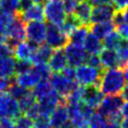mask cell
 <instances>
[{"label": "cell", "mask_w": 128, "mask_h": 128, "mask_svg": "<svg viewBox=\"0 0 128 128\" xmlns=\"http://www.w3.org/2000/svg\"><path fill=\"white\" fill-rule=\"evenodd\" d=\"M126 85V79L120 67L104 69L101 72L98 88L103 95H116L121 94Z\"/></svg>", "instance_id": "cell-1"}, {"label": "cell", "mask_w": 128, "mask_h": 128, "mask_svg": "<svg viewBox=\"0 0 128 128\" xmlns=\"http://www.w3.org/2000/svg\"><path fill=\"white\" fill-rule=\"evenodd\" d=\"M44 18L49 24L61 26L67 13L64 8L63 0H46L43 6Z\"/></svg>", "instance_id": "cell-2"}, {"label": "cell", "mask_w": 128, "mask_h": 128, "mask_svg": "<svg viewBox=\"0 0 128 128\" xmlns=\"http://www.w3.org/2000/svg\"><path fill=\"white\" fill-rule=\"evenodd\" d=\"M101 77V70L83 63L76 67L75 81L82 86H98Z\"/></svg>", "instance_id": "cell-3"}, {"label": "cell", "mask_w": 128, "mask_h": 128, "mask_svg": "<svg viewBox=\"0 0 128 128\" xmlns=\"http://www.w3.org/2000/svg\"><path fill=\"white\" fill-rule=\"evenodd\" d=\"M7 34H8L7 42L12 47H14L16 43L23 41L26 38V24L19 14L15 15L12 21L8 24Z\"/></svg>", "instance_id": "cell-4"}, {"label": "cell", "mask_w": 128, "mask_h": 128, "mask_svg": "<svg viewBox=\"0 0 128 128\" xmlns=\"http://www.w3.org/2000/svg\"><path fill=\"white\" fill-rule=\"evenodd\" d=\"M48 80L53 89L63 98L66 97L78 84L75 80H71L65 77L61 72H52Z\"/></svg>", "instance_id": "cell-5"}, {"label": "cell", "mask_w": 128, "mask_h": 128, "mask_svg": "<svg viewBox=\"0 0 128 128\" xmlns=\"http://www.w3.org/2000/svg\"><path fill=\"white\" fill-rule=\"evenodd\" d=\"M124 100L120 94L116 95H106L103 97L98 109V112L103 114L107 119L115 114L120 113V108Z\"/></svg>", "instance_id": "cell-6"}, {"label": "cell", "mask_w": 128, "mask_h": 128, "mask_svg": "<svg viewBox=\"0 0 128 128\" xmlns=\"http://www.w3.org/2000/svg\"><path fill=\"white\" fill-rule=\"evenodd\" d=\"M20 114L18 101L8 92L0 93V119L3 117L15 119Z\"/></svg>", "instance_id": "cell-7"}, {"label": "cell", "mask_w": 128, "mask_h": 128, "mask_svg": "<svg viewBox=\"0 0 128 128\" xmlns=\"http://www.w3.org/2000/svg\"><path fill=\"white\" fill-rule=\"evenodd\" d=\"M47 24L43 21H31L26 25V38L29 42L40 45L45 42Z\"/></svg>", "instance_id": "cell-8"}, {"label": "cell", "mask_w": 128, "mask_h": 128, "mask_svg": "<svg viewBox=\"0 0 128 128\" xmlns=\"http://www.w3.org/2000/svg\"><path fill=\"white\" fill-rule=\"evenodd\" d=\"M69 42V37L65 35L59 26L49 24L47 25V32L45 37V43L49 45L52 49L64 48Z\"/></svg>", "instance_id": "cell-9"}, {"label": "cell", "mask_w": 128, "mask_h": 128, "mask_svg": "<svg viewBox=\"0 0 128 128\" xmlns=\"http://www.w3.org/2000/svg\"><path fill=\"white\" fill-rule=\"evenodd\" d=\"M64 51H65V55L69 65L73 67H77L85 63L87 52L85 51L83 45L68 42L64 47Z\"/></svg>", "instance_id": "cell-10"}, {"label": "cell", "mask_w": 128, "mask_h": 128, "mask_svg": "<svg viewBox=\"0 0 128 128\" xmlns=\"http://www.w3.org/2000/svg\"><path fill=\"white\" fill-rule=\"evenodd\" d=\"M115 12H116V9L111 3H104V4L92 6L90 24L105 22V21H112L115 15Z\"/></svg>", "instance_id": "cell-11"}, {"label": "cell", "mask_w": 128, "mask_h": 128, "mask_svg": "<svg viewBox=\"0 0 128 128\" xmlns=\"http://www.w3.org/2000/svg\"><path fill=\"white\" fill-rule=\"evenodd\" d=\"M41 79L42 78L38 73V71L36 70V68L34 67V65H32L29 69L21 73H17L15 75V82H17L19 85L29 90L32 89Z\"/></svg>", "instance_id": "cell-12"}, {"label": "cell", "mask_w": 128, "mask_h": 128, "mask_svg": "<svg viewBox=\"0 0 128 128\" xmlns=\"http://www.w3.org/2000/svg\"><path fill=\"white\" fill-rule=\"evenodd\" d=\"M62 101H64V98L61 97L55 90H53L50 94L38 100L40 114L49 116L52 113V111L58 106V104H60Z\"/></svg>", "instance_id": "cell-13"}, {"label": "cell", "mask_w": 128, "mask_h": 128, "mask_svg": "<svg viewBox=\"0 0 128 128\" xmlns=\"http://www.w3.org/2000/svg\"><path fill=\"white\" fill-rule=\"evenodd\" d=\"M51 128L62 127L69 122V113L65 101H62L49 115Z\"/></svg>", "instance_id": "cell-14"}, {"label": "cell", "mask_w": 128, "mask_h": 128, "mask_svg": "<svg viewBox=\"0 0 128 128\" xmlns=\"http://www.w3.org/2000/svg\"><path fill=\"white\" fill-rule=\"evenodd\" d=\"M20 17L25 22L31 21H43L44 18V10L43 6L40 3H31L28 7L21 10L19 13Z\"/></svg>", "instance_id": "cell-15"}, {"label": "cell", "mask_w": 128, "mask_h": 128, "mask_svg": "<svg viewBox=\"0 0 128 128\" xmlns=\"http://www.w3.org/2000/svg\"><path fill=\"white\" fill-rule=\"evenodd\" d=\"M91 11H92V5L90 1L81 0L78 2L76 8L74 9L72 15L79 21L81 25H87L90 24V17H91Z\"/></svg>", "instance_id": "cell-16"}, {"label": "cell", "mask_w": 128, "mask_h": 128, "mask_svg": "<svg viewBox=\"0 0 128 128\" xmlns=\"http://www.w3.org/2000/svg\"><path fill=\"white\" fill-rule=\"evenodd\" d=\"M47 63L52 72H61L68 65L64 49H54Z\"/></svg>", "instance_id": "cell-17"}, {"label": "cell", "mask_w": 128, "mask_h": 128, "mask_svg": "<svg viewBox=\"0 0 128 128\" xmlns=\"http://www.w3.org/2000/svg\"><path fill=\"white\" fill-rule=\"evenodd\" d=\"M37 45L27 41H20L13 47V55L17 60H30Z\"/></svg>", "instance_id": "cell-18"}, {"label": "cell", "mask_w": 128, "mask_h": 128, "mask_svg": "<svg viewBox=\"0 0 128 128\" xmlns=\"http://www.w3.org/2000/svg\"><path fill=\"white\" fill-rule=\"evenodd\" d=\"M102 99H103V93L100 91L98 86L86 87L83 103H85L86 105L92 107L93 109H96V108L99 107Z\"/></svg>", "instance_id": "cell-19"}, {"label": "cell", "mask_w": 128, "mask_h": 128, "mask_svg": "<svg viewBox=\"0 0 128 128\" xmlns=\"http://www.w3.org/2000/svg\"><path fill=\"white\" fill-rule=\"evenodd\" d=\"M53 50L54 49H52L46 43L45 44L42 43L40 45H37L29 61L32 63V65L43 63V62H48V60H49Z\"/></svg>", "instance_id": "cell-20"}, {"label": "cell", "mask_w": 128, "mask_h": 128, "mask_svg": "<svg viewBox=\"0 0 128 128\" xmlns=\"http://www.w3.org/2000/svg\"><path fill=\"white\" fill-rule=\"evenodd\" d=\"M83 47L87 54H99L101 50L104 48L101 39L91 32H88L83 42Z\"/></svg>", "instance_id": "cell-21"}, {"label": "cell", "mask_w": 128, "mask_h": 128, "mask_svg": "<svg viewBox=\"0 0 128 128\" xmlns=\"http://www.w3.org/2000/svg\"><path fill=\"white\" fill-rule=\"evenodd\" d=\"M99 57H100L102 69L118 67V57H117L116 50L103 48L99 53Z\"/></svg>", "instance_id": "cell-22"}, {"label": "cell", "mask_w": 128, "mask_h": 128, "mask_svg": "<svg viewBox=\"0 0 128 128\" xmlns=\"http://www.w3.org/2000/svg\"><path fill=\"white\" fill-rule=\"evenodd\" d=\"M16 58L12 55L0 58V76L13 77L16 74Z\"/></svg>", "instance_id": "cell-23"}, {"label": "cell", "mask_w": 128, "mask_h": 128, "mask_svg": "<svg viewBox=\"0 0 128 128\" xmlns=\"http://www.w3.org/2000/svg\"><path fill=\"white\" fill-rule=\"evenodd\" d=\"M115 29V26L112 21H105V22H98V23H91L89 24V30L91 33L96 35L101 40L108 35L111 31Z\"/></svg>", "instance_id": "cell-24"}, {"label": "cell", "mask_w": 128, "mask_h": 128, "mask_svg": "<svg viewBox=\"0 0 128 128\" xmlns=\"http://www.w3.org/2000/svg\"><path fill=\"white\" fill-rule=\"evenodd\" d=\"M53 87L51 86L48 79H41L33 88H32V94L36 98V100H40L43 97L47 96L53 91Z\"/></svg>", "instance_id": "cell-25"}, {"label": "cell", "mask_w": 128, "mask_h": 128, "mask_svg": "<svg viewBox=\"0 0 128 128\" xmlns=\"http://www.w3.org/2000/svg\"><path fill=\"white\" fill-rule=\"evenodd\" d=\"M85 91H86V87L77 84L73 90L66 96L64 97V101L65 103L68 104H74V103H82L83 99H84V95H85Z\"/></svg>", "instance_id": "cell-26"}, {"label": "cell", "mask_w": 128, "mask_h": 128, "mask_svg": "<svg viewBox=\"0 0 128 128\" xmlns=\"http://www.w3.org/2000/svg\"><path fill=\"white\" fill-rule=\"evenodd\" d=\"M118 57V67L121 69L128 65V40L122 39L119 46L116 48Z\"/></svg>", "instance_id": "cell-27"}, {"label": "cell", "mask_w": 128, "mask_h": 128, "mask_svg": "<svg viewBox=\"0 0 128 128\" xmlns=\"http://www.w3.org/2000/svg\"><path fill=\"white\" fill-rule=\"evenodd\" d=\"M89 32V26L87 25H80L78 26L70 35H69V42L83 45V42Z\"/></svg>", "instance_id": "cell-28"}, {"label": "cell", "mask_w": 128, "mask_h": 128, "mask_svg": "<svg viewBox=\"0 0 128 128\" xmlns=\"http://www.w3.org/2000/svg\"><path fill=\"white\" fill-rule=\"evenodd\" d=\"M0 8L11 15H17L21 10V0H0Z\"/></svg>", "instance_id": "cell-29"}, {"label": "cell", "mask_w": 128, "mask_h": 128, "mask_svg": "<svg viewBox=\"0 0 128 128\" xmlns=\"http://www.w3.org/2000/svg\"><path fill=\"white\" fill-rule=\"evenodd\" d=\"M17 101H18V105H19V109H20L21 114H25L37 102L36 98L32 94V91H30V90L25 95H23L20 99H18Z\"/></svg>", "instance_id": "cell-30"}, {"label": "cell", "mask_w": 128, "mask_h": 128, "mask_svg": "<svg viewBox=\"0 0 128 128\" xmlns=\"http://www.w3.org/2000/svg\"><path fill=\"white\" fill-rule=\"evenodd\" d=\"M81 24L79 23V21L72 15V14H68L67 16H66V18H65V20L63 21V23L61 24V26H59L60 27V29L62 30V32L65 34V35H67L68 37H69V35L78 27V26H80Z\"/></svg>", "instance_id": "cell-31"}, {"label": "cell", "mask_w": 128, "mask_h": 128, "mask_svg": "<svg viewBox=\"0 0 128 128\" xmlns=\"http://www.w3.org/2000/svg\"><path fill=\"white\" fill-rule=\"evenodd\" d=\"M102 43L104 48H108V49H114L116 50V48L119 46V44L122 41L121 36L118 34L117 31H111L108 35H106L103 39H102Z\"/></svg>", "instance_id": "cell-32"}, {"label": "cell", "mask_w": 128, "mask_h": 128, "mask_svg": "<svg viewBox=\"0 0 128 128\" xmlns=\"http://www.w3.org/2000/svg\"><path fill=\"white\" fill-rule=\"evenodd\" d=\"M107 124V118L99 112H94L88 120V128H106Z\"/></svg>", "instance_id": "cell-33"}, {"label": "cell", "mask_w": 128, "mask_h": 128, "mask_svg": "<svg viewBox=\"0 0 128 128\" xmlns=\"http://www.w3.org/2000/svg\"><path fill=\"white\" fill-rule=\"evenodd\" d=\"M28 91H29V89H26V88H24L23 86L19 85L17 82L13 81V83L11 84V86L9 87V89H8L7 92H8L13 98H15L16 100H18V99H20L23 95H25Z\"/></svg>", "instance_id": "cell-34"}, {"label": "cell", "mask_w": 128, "mask_h": 128, "mask_svg": "<svg viewBox=\"0 0 128 128\" xmlns=\"http://www.w3.org/2000/svg\"><path fill=\"white\" fill-rule=\"evenodd\" d=\"M16 128H31L33 127V119L28 117L25 114H20L17 118L14 119Z\"/></svg>", "instance_id": "cell-35"}, {"label": "cell", "mask_w": 128, "mask_h": 128, "mask_svg": "<svg viewBox=\"0 0 128 128\" xmlns=\"http://www.w3.org/2000/svg\"><path fill=\"white\" fill-rule=\"evenodd\" d=\"M33 127L35 128H51L49 116L40 114L33 119Z\"/></svg>", "instance_id": "cell-36"}, {"label": "cell", "mask_w": 128, "mask_h": 128, "mask_svg": "<svg viewBox=\"0 0 128 128\" xmlns=\"http://www.w3.org/2000/svg\"><path fill=\"white\" fill-rule=\"evenodd\" d=\"M34 67L36 68V70L38 71V73L40 74L42 79H48L49 76L51 75L52 71L49 67V65L47 64V62H43V63H39V64H35Z\"/></svg>", "instance_id": "cell-37"}, {"label": "cell", "mask_w": 128, "mask_h": 128, "mask_svg": "<svg viewBox=\"0 0 128 128\" xmlns=\"http://www.w3.org/2000/svg\"><path fill=\"white\" fill-rule=\"evenodd\" d=\"M85 63L92 66V67H95V68H98V69L102 70V65H101L99 54H87Z\"/></svg>", "instance_id": "cell-38"}, {"label": "cell", "mask_w": 128, "mask_h": 128, "mask_svg": "<svg viewBox=\"0 0 128 128\" xmlns=\"http://www.w3.org/2000/svg\"><path fill=\"white\" fill-rule=\"evenodd\" d=\"M115 29L118 32V34L121 36L122 39H126L128 40V24L125 23L123 20L120 21L119 23L115 24Z\"/></svg>", "instance_id": "cell-39"}, {"label": "cell", "mask_w": 128, "mask_h": 128, "mask_svg": "<svg viewBox=\"0 0 128 128\" xmlns=\"http://www.w3.org/2000/svg\"><path fill=\"white\" fill-rule=\"evenodd\" d=\"M13 55V47L8 42L0 41V58Z\"/></svg>", "instance_id": "cell-40"}, {"label": "cell", "mask_w": 128, "mask_h": 128, "mask_svg": "<svg viewBox=\"0 0 128 128\" xmlns=\"http://www.w3.org/2000/svg\"><path fill=\"white\" fill-rule=\"evenodd\" d=\"M12 83H13L12 77H1L0 76V93L7 92Z\"/></svg>", "instance_id": "cell-41"}, {"label": "cell", "mask_w": 128, "mask_h": 128, "mask_svg": "<svg viewBox=\"0 0 128 128\" xmlns=\"http://www.w3.org/2000/svg\"><path fill=\"white\" fill-rule=\"evenodd\" d=\"M75 72H76V67H73L71 65H67L61 71V73L65 77H67L68 79H71V80H75Z\"/></svg>", "instance_id": "cell-42"}, {"label": "cell", "mask_w": 128, "mask_h": 128, "mask_svg": "<svg viewBox=\"0 0 128 128\" xmlns=\"http://www.w3.org/2000/svg\"><path fill=\"white\" fill-rule=\"evenodd\" d=\"M111 4L114 6L116 11H121L128 7V0H110Z\"/></svg>", "instance_id": "cell-43"}, {"label": "cell", "mask_w": 128, "mask_h": 128, "mask_svg": "<svg viewBox=\"0 0 128 128\" xmlns=\"http://www.w3.org/2000/svg\"><path fill=\"white\" fill-rule=\"evenodd\" d=\"M25 115H27L28 117H30L31 119H35L38 115H40V111H39V106H38V103L36 102L26 113Z\"/></svg>", "instance_id": "cell-44"}, {"label": "cell", "mask_w": 128, "mask_h": 128, "mask_svg": "<svg viewBox=\"0 0 128 128\" xmlns=\"http://www.w3.org/2000/svg\"><path fill=\"white\" fill-rule=\"evenodd\" d=\"M0 125H1V128H16L14 119L7 118V117H3L0 119Z\"/></svg>", "instance_id": "cell-45"}, {"label": "cell", "mask_w": 128, "mask_h": 128, "mask_svg": "<svg viewBox=\"0 0 128 128\" xmlns=\"http://www.w3.org/2000/svg\"><path fill=\"white\" fill-rule=\"evenodd\" d=\"M120 113L122 115V118H128V101H124L121 108Z\"/></svg>", "instance_id": "cell-46"}, {"label": "cell", "mask_w": 128, "mask_h": 128, "mask_svg": "<svg viewBox=\"0 0 128 128\" xmlns=\"http://www.w3.org/2000/svg\"><path fill=\"white\" fill-rule=\"evenodd\" d=\"M121 12V16H122V20L128 24V7L124 8L123 10L120 11Z\"/></svg>", "instance_id": "cell-47"}, {"label": "cell", "mask_w": 128, "mask_h": 128, "mask_svg": "<svg viewBox=\"0 0 128 128\" xmlns=\"http://www.w3.org/2000/svg\"><path fill=\"white\" fill-rule=\"evenodd\" d=\"M120 95L122 96V98H123L124 101H128V83L125 85V87L123 88V90H122V92H121Z\"/></svg>", "instance_id": "cell-48"}, {"label": "cell", "mask_w": 128, "mask_h": 128, "mask_svg": "<svg viewBox=\"0 0 128 128\" xmlns=\"http://www.w3.org/2000/svg\"><path fill=\"white\" fill-rule=\"evenodd\" d=\"M106 128H121V126L118 122H108Z\"/></svg>", "instance_id": "cell-49"}, {"label": "cell", "mask_w": 128, "mask_h": 128, "mask_svg": "<svg viewBox=\"0 0 128 128\" xmlns=\"http://www.w3.org/2000/svg\"><path fill=\"white\" fill-rule=\"evenodd\" d=\"M121 128H128V118H123V120L120 123Z\"/></svg>", "instance_id": "cell-50"}, {"label": "cell", "mask_w": 128, "mask_h": 128, "mask_svg": "<svg viewBox=\"0 0 128 128\" xmlns=\"http://www.w3.org/2000/svg\"><path fill=\"white\" fill-rule=\"evenodd\" d=\"M122 71H123V74H124V77H125L126 81H128V65L125 66L124 68H122Z\"/></svg>", "instance_id": "cell-51"}, {"label": "cell", "mask_w": 128, "mask_h": 128, "mask_svg": "<svg viewBox=\"0 0 128 128\" xmlns=\"http://www.w3.org/2000/svg\"><path fill=\"white\" fill-rule=\"evenodd\" d=\"M57 128H72V126H71L70 122H68L66 125H64V126H62V127H57Z\"/></svg>", "instance_id": "cell-52"}, {"label": "cell", "mask_w": 128, "mask_h": 128, "mask_svg": "<svg viewBox=\"0 0 128 128\" xmlns=\"http://www.w3.org/2000/svg\"><path fill=\"white\" fill-rule=\"evenodd\" d=\"M46 0H32V2H34V3H40V4H42V3H44Z\"/></svg>", "instance_id": "cell-53"}, {"label": "cell", "mask_w": 128, "mask_h": 128, "mask_svg": "<svg viewBox=\"0 0 128 128\" xmlns=\"http://www.w3.org/2000/svg\"><path fill=\"white\" fill-rule=\"evenodd\" d=\"M31 128H35V127H31Z\"/></svg>", "instance_id": "cell-54"}, {"label": "cell", "mask_w": 128, "mask_h": 128, "mask_svg": "<svg viewBox=\"0 0 128 128\" xmlns=\"http://www.w3.org/2000/svg\"><path fill=\"white\" fill-rule=\"evenodd\" d=\"M86 1H90V0H86Z\"/></svg>", "instance_id": "cell-55"}, {"label": "cell", "mask_w": 128, "mask_h": 128, "mask_svg": "<svg viewBox=\"0 0 128 128\" xmlns=\"http://www.w3.org/2000/svg\"><path fill=\"white\" fill-rule=\"evenodd\" d=\"M0 128H1V125H0Z\"/></svg>", "instance_id": "cell-56"}]
</instances>
